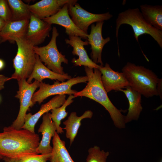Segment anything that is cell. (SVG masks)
Instances as JSON below:
<instances>
[{"label":"cell","mask_w":162,"mask_h":162,"mask_svg":"<svg viewBox=\"0 0 162 162\" xmlns=\"http://www.w3.org/2000/svg\"><path fill=\"white\" fill-rule=\"evenodd\" d=\"M40 138L37 134L12 126L4 127L0 133V155L10 158L38 154L36 150Z\"/></svg>","instance_id":"obj_1"},{"label":"cell","mask_w":162,"mask_h":162,"mask_svg":"<svg viewBox=\"0 0 162 162\" xmlns=\"http://www.w3.org/2000/svg\"><path fill=\"white\" fill-rule=\"evenodd\" d=\"M85 71L88 78V82L83 89L73 94L74 97H86L99 103L108 111L116 127L119 129L125 128V116L109 99L102 85L101 74L99 69L85 67Z\"/></svg>","instance_id":"obj_2"},{"label":"cell","mask_w":162,"mask_h":162,"mask_svg":"<svg viewBox=\"0 0 162 162\" xmlns=\"http://www.w3.org/2000/svg\"><path fill=\"white\" fill-rule=\"evenodd\" d=\"M129 86L146 98L158 96L157 87L159 79L151 70L128 62L122 69Z\"/></svg>","instance_id":"obj_3"},{"label":"cell","mask_w":162,"mask_h":162,"mask_svg":"<svg viewBox=\"0 0 162 162\" xmlns=\"http://www.w3.org/2000/svg\"><path fill=\"white\" fill-rule=\"evenodd\" d=\"M130 26L134 32V37L138 42L141 35L148 34L150 35L162 48V31L154 28L149 24L142 16L138 8H129L119 13L116 20V36L118 50L119 46L118 35L119 29L123 24Z\"/></svg>","instance_id":"obj_4"},{"label":"cell","mask_w":162,"mask_h":162,"mask_svg":"<svg viewBox=\"0 0 162 162\" xmlns=\"http://www.w3.org/2000/svg\"><path fill=\"white\" fill-rule=\"evenodd\" d=\"M17 46L16 54L13 59L15 71L8 81L16 79L17 81L28 79L32 74L36 62V55L33 46L24 38L14 39Z\"/></svg>","instance_id":"obj_5"},{"label":"cell","mask_w":162,"mask_h":162,"mask_svg":"<svg viewBox=\"0 0 162 162\" xmlns=\"http://www.w3.org/2000/svg\"><path fill=\"white\" fill-rule=\"evenodd\" d=\"M52 30L51 40L47 45L42 47L33 46V49L41 62L48 69L56 73L63 74L65 73L62 64H68V60L58 50L56 42L59 35L57 29L54 26Z\"/></svg>","instance_id":"obj_6"},{"label":"cell","mask_w":162,"mask_h":162,"mask_svg":"<svg viewBox=\"0 0 162 162\" xmlns=\"http://www.w3.org/2000/svg\"><path fill=\"white\" fill-rule=\"evenodd\" d=\"M88 81V78L86 76H78L62 82L56 80L52 85L42 82H40L39 88L33 94L32 100L34 104L38 102L40 104L44 100L52 95L73 94L77 91L71 89L73 86L79 83H87Z\"/></svg>","instance_id":"obj_7"},{"label":"cell","mask_w":162,"mask_h":162,"mask_svg":"<svg viewBox=\"0 0 162 162\" xmlns=\"http://www.w3.org/2000/svg\"><path fill=\"white\" fill-rule=\"evenodd\" d=\"M17 81L18 90L15 97L19 100L20 108L17 116L11 126L19 130L21 128L24 124L27 111L35 104L32 102V98L35 91L39 87L40 82L35 80L29 83L26 80Z\"/></svg>","instance_id":"obj_8"},{"label":"cell","mask_w":162,"mask_h":162,"mask_svg":"<svg viewBox=\"0 0 162 162\" xmlns=\"http://www.w3.org/2000/svg\"><path fill=\"white\" fill-rule=\"evenodd\" d=\"M75 1L68 4L69 14L71 19L80 29L86 34L89 26L94 23L104 22L113 16L109 12L100 14L89 12L82 8Z\"/></svg>","instance_id":"obj_9"},{"label":"cell","mask_w":162,"mask_h":162,"mask_svg":"<svg viewBox=\"0 0 162 162\" xmlns=\"http://www.w3.org/2000/svg\"><path fill=\"white\" fill-rule=\"evenodd\" d=\"M69 4H65L55 15L42 20L51 25L56 24L63 26L65 28V33L69 36H77L81 38L87 40L88 34L78 28L70 17L68 13Z\"/></svg>","instance_id":"obj_10"},{"label":"cell","mask_w":162,"mask_h":162,"mask_svg":"<svg viewBox=\"0 0 162 162\" xmlns=\"http://www.w3.org/2000/svg\"><path fill=\"white\" fill-rule=\"evenodd\" d=\"M104 22H96V25L92 24L91 26L90 33L88 36L89 44L91 45V60L95 63L100 64L103 66L102 60V52L104 46L110 40L107 37L103 38L102 35V29Z\"/></svg>","instance_id":"obj_11"},{"label":"cell","mask_w":162,"mask_h":162,"mask_svg":"<svg viewBox=\"0 0 162 162\" xmlns=\"http://www.w3.org/2000/svg\"><path fill=\"white\" fill-rule=\"evenodd\" d=\"M51 25L32 14L25 38L33 46L41 44L50 35Z\"/></svg>","instance_id":"obj_12"},{"label":"cell","mask_w":162,"mask_h":162,"mask_svg":"<svg viewBox=\"0 0 162 162\" xmlns=\"http://www.w3.org/2000/svg\"><path fill=\"white\" fill-rule=\"evenodd\" d=\"M65 41L73 48L72 54L79 57L77 59L74 58L71 61L75 66H83L93 69H99L103 66L93 62L88 56L84 47L89 44L88 41H83L80 37L76 36H69L68 39H66Z\"/></svg>","instance_id":"obj_13"},{"label":"cell","mask_w":162,"mask_h":162,"mask_svg":"<svg viewBox=\"0 0 162 162\" xmlns=\"http://www.w3.org/2000/svg\"><path fill=\"white\" fill-rule=\"evenodd\" d=\"M101 74V81L107 93L112 90L120 91L129 86V83L122 72L113 70L110 65L106 63L99 69Z\"/></svg>","instance_id":"obj_14"},{"label":"cell","mask_w":162,"mask_h":162,"mask_svg":"<svg viewBox=\"0 0 162 162\" xmlns=\"http://www.w3.org/2000/svg\"><path fill=\"white\" fill-rule=\"evenodd\" d=\"M65 94L57 95L46 103L42 104L39 110L34 114H26L25 117L24 124L21 129L28 130L34 133L35 126L40 117L52 109L62 106L66 100Z\"/></svg>","instance_id":"obj_15"},{"label":"cell","mask_w":162,"mask_h":162,"mask_svg":"<svg viewBox=\"0 0 162 162\" xmlns=\"http://www.w3.org/2000/svg\"><path fill=\"white\" fill-rule=\"evenodd\" d=\"M75 0H42L28 5L31 13L38 18L43 19L56 14L67 3Z\"/></svg>","instance_id":"obj_16"},{"label":"cell","mask_w":162,"mask_h":162,"mask_svg":"<svg viewBox=\"0 0 162 162\" xmlns=\"http://www.w3.org/2000/svg\"><path fill=\"white\" fill-rule=\"evenodd\" d=\"M50 113L47 112L42 116V121L38 130L41 133L42 138L40 142L36 151L41 154L51 153L52 147L50 145L51 140L56 132V126L51 118Z\"/></svg>","instance_id":"obj_17"},{"label":"cell","mask_w":162,"mask_h":162,"mask_svg":"<svg viewBox=\"0 0 162 162\" xmlns=\"http://www.w3.org/2000/svg\"><path fill=\"white\" fill-rule=\"evenodd\" d=\"M71 78V76L68 74H60L50 70L42 63L38 56L36 55V62L33 70L26 81L28 83H31L32 80L34 79L41 82L44 79H49L63 82Z\"/></svg>","instance_id":"obj_18"},{"label":"cell","mask_w":162,"mask_h":162,"mask_svg":"<svg viewBox=\"0 0 162 162\" xmlns=\"http://www.w3.org/2000/svg\"><path fill=\"white\" fill-rule=\"evenodd\" d=\"M29 20L11 21L6 23L0 34V43L14 41L17 38H25Z\"/></svg>","instance_id":"obj_19"},{"label":"cell","mask_w":162,"mask_h":162,"mask_svg":"<svg viewBox=\"0 0 162 162\" xmlns=\"http://www.w3.org/2000/svg\"><path fill=\"white\" fill-rule=\"evenodd\" d=\"M125 88V90L122 89L120 91L125 94L129 101L128 112L124 117V121L126 124L133 120H138L142 111V107L141 104V94L130 86Z\"/></svg>","instance_id":"obj_20"},{"label":"cell","mask_w":162,"mask_h":162,"mask_svg":"<svg viewBox=\"0 0 162 162\" xmlns=\"http://www.w3.org/2000/svg\"><path fill=\"white\" fill-rule=\"evenodd\" d=\"M93 115V113L90 110L86 111L80 116L77 115L76 112H72L67 120L63 122L65 125L64 129L66 130V136L69 140L70 145L72 144L77 135L81 125V121L85 118H91Z\"/></svg>","instance_id":"obj_21"},{"label":"cell","mask_w":162,"mask_h":162,"mask_svg":"<svg viewBox=\"0 0 162 162\" xmlns=\"http://www.w3.org/2000/svg\"><path fill=\"white\" fill-rule=\"evenodd\" d=\"M140 10L144 19L151 25L162 31V6L147 4L140 6Z\"/></svg>","instance_id":"obj_22"},{"label":"cell","mask_w":162,"mask_h":162,"mask_svg":"<svg viewBox=\"0 0 162 162\" xmlns=\"http://www.w3.org/2000/svg\"><path fill=\"white\" fill-rule=\"evenodd\" d=\"M53 137L50 162H75L66 147L65 142L61 139L56 132Z\"/></svg>","instance_id":"obj_23"},{"label":"cell","mask_w":162,"mask_h":162,"mask_svg":"<svg viewBox=\"0 0 162 162\" xmlns=\"http://www.w3.org/2000/svg\"><path fill=\"white\" fill-rule=\"evenodd\" d=\"M12 14V21L29 20L32 13L28 5L21 0H8Z\"/></svg>","instance_id":"obj_24"},{"label":"cell","mask_w":162,"mask_h":162,"mask_svg":"<svg viewBox=\"0 0 162 162\" xmlns=\"http://www.w3.org/2000/svg\"><path fill=\"white\" fill-rule=\"evenodd\" d=\"M75 98L73 94L69 95L62 106L54 108L51 110V113H50V116L56 126L58 134H61L64 132L63 128L60 126L61 121L67 116L68 112L66 111V108L73 102V99Z\"/></svg>","instance_id":"obj_25"},{"label":"cell","mask_w":162,"mask_h":162,"mask_svg":"<svg viewBox=\"0 0 162 162\" xmlns=\"http://www.w3.org/2000/svg\"><path fill=\"white\" fill-rule=\"evenodd\" d=\"M86 162H106V159L110 155L109 152L101 150L100 147L95 146L90 148Z\"/></svg>","instance_id":"obj_26"},{"label":"cell","mask_w":162,"mask_h":162,"mask_svg":"<svg viewBox=\"0 0 162 162\" xmlns=\"http://www.w3.org/2000/svg\"><path fill=\"white\" fill-rule=\"evenodd\" d=\"M51 156V153H50L40 155H30L9 158L11 162H47L49 160Z\"/></svg>","instance_id":"obj_27"},{"label":"cell","mask_w":162,"mask_h":162,"mask_svg":"<svg viewBox=\"0 0 162 162\" xmlns=\"http://www.w3.org/2000/svg\"><path fill=\"white\" fill-rule=\"evenodd\" d=\"M0 17L6 22L12 20L11 13L7 0H0Z\"/></svg>","instance_id":"obj_28"},{"label":"cell","mask_w":162,"mask_h":162,"mask_svg":"<svg viewBox=\"0 0 162 162\" xmlns=\"http://www.w3.org/2000/svg\"><path fill=\"white\" fill-rule=\"evenodd\" d=\"M9 77L0 74V91L4 88V85L6 82L8 81Z\"/></svg>","instance_id":"obj_29"},{"label":"cell","mask_w":162,"mask_h":162,"mask_svg":"<svg viewBox=\"0 0 162 162\" xmlns=\"http://www.w3.org/2000/svg\"><path fill=\"white\" fill-rule=\"evenodd\" d=\"M159 95L160 96L161 99L162 98V79H159L158 81V87H157Z\"/></svg>","instance_id":"obj_30"},{"label":"cell","mask_w":162,"mask_h":162,"mask_svg":"<svg viewBox=\"0 0 162 162\" xmlns=\"http://www.w3.org/2000/svg\"><path fill=\"white\" fill-rule=\"evenodd\" d=\"M6 23L3 19L0 17V34Z\"/></svg>","instance_id":"obj_31"},{"label":"cell","mask_w":162,"mask_h":162,"mask_svg":"<svg viewBox=\"0 0 162 162\" xmlns=\"http://www.w3.org/2000/svg\"><path fill=\"white\" fill-rule=\"evenodd\" d=\"M4 66V61L2 59H0V70H2Z\"/></svg>","instance_id":"obj_32"},{"label":"cell","mask_w":162,"mask_h":162,"mask_svg":"<svg viewBox=\"0 0 162 162\" xmlns=\"http://www.w3.org/2000/svg\"><path fill=\"white\" fill-rule=\"evenodd\" d=\"M3 159L5 162H11L10 159L8 158L3 157Z\"/></svg>","instance_id":"obj_33"},{"label":"cell","mask_w":162,"mask_h":162,"mask_svg":"<svg viewBox=\"0 0 162 162\" xmlns=\"http://www.w3.org/2000/svg\"><path fill=\"white\" fill-rule=\"evenodd\" d=\"M3 157L0 155V159H3Z\"/></svg>","instance_id":"obj_34"},{"label":"cell","mask_w":162,"mask_h":162,"mask_svg":"<svg viewBox=\"0 0 162 162\" xmlns=\"http://www.w3.org/2000/svg\"><path fill=\"white\" fill-rule=\"evenodd\" d=\"M159 162H162V159H161V160H160V161Z\"/></svg>","instance_id":"obj_35"},{"label":"cell","mask_w":162,"mask_h":162,"mask_svg":"<svg viewBox=\"0 0 162 162\" xmlns=\"http://www.w3.org/2000/svg\"><path fill=\"white\" fill-rule=\"evenodd\" d=\"M0 40H1V38L0 37Z\"/></svg>","instance_id":"obj_36"},{"label":"cell","mask_w":162,"mask_h":162,"mask_svg":"<svg viewBox=\"0 0 162 162\" xmlns=\"http://www.w3.org/2000/svg\"></svg>","instance_id":"obj_37"}]
</instances>
